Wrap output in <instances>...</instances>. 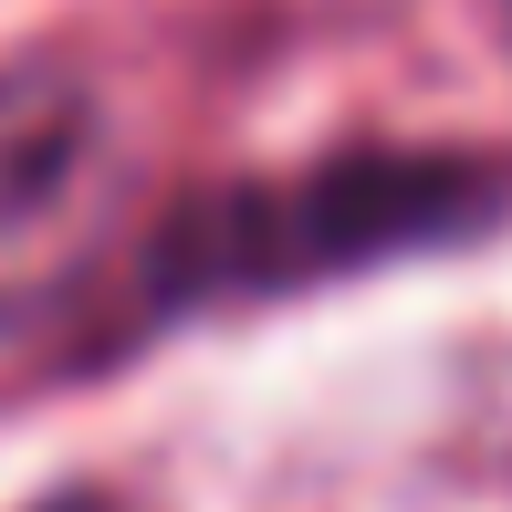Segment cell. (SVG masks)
Segmentation results:
<instances>
[{"instance_id": "6da1fadb", "label": "cell", "mask_w": 512, "mask_h": 512, "mask_svg": "<svg viewBox=\"0 0 512 512\" xmlns=\"http://www.w3.org/2000/svg\"><path fill=\"white\" fill-rule=\"evenodd\" d=\"M492 199L460 168H398V157H356V168H324L304 189H241L220 209L168 230V293H262V283H304V272L366 262L387 241L418 230H450Z\"/></svg>"}, {"instance_id": "7a4b0ae2", "label": "cell", "mask_w": 512, "mask_h": 512, "mask_svg": "<svg viewBox=\"0 0 512 512\" xmlns=\"http://www.w3.org/2000/svg\"><path fill=\"white\" fill-rule=\"evenodd\" d=\"M115 199H126V157L105 95L63 63H11L0 74V335L32 324L95 262Z\"/></svg>"}, {"instance_id": "3957f363", "label": "cell", "mask_w": 512, "mask_h": 512, "mask_svg": "<svg viewBox=\"0 0 512 512\" xmlns=\"http://www.w3.org/2000/svg\"><path fill=\"white\" fill-rule=\"evenodd\" d=\"M42 512H115V502H95V492H74V502H42Z\"/></svg>"}, {"instance_id": "277c9868", "label": "cell", "mask_w": 512, "mask_h": 512, "mask_svg": "<svg viewBox=\"0 0 512 512\" xmlns=\"http://www.w3.org/2000/svg\"><path fill=\"white\" fill-rule=\"evenodd\" d=\"M502 32H512V0H502Z\"/></svg>"}]
</instances>
